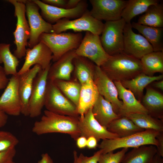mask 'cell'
Listing matches in <instances>:
<instances>
[{
    "label": "cell",
    "instance_id": "1",
    "mask_svg": "<svg viewBox=\"0 0 163 163\" xmlns=\"http://www.w3.org/2000/svg\"><path fill=\"white\" fill-rule=\"evenodd\" d=\"M79 117L61 115L46 110L40 119L35 122L32 130L37 135L53 133L68 134L76 141L80 136Z\"/></svg>",
    "mask_w": 163,
    "mask_h": 163
},
{
    "label": "cell",
    "instance_id": "2",
    "mask_svg": "<svg viewBox=\"0 0 163 163\" xmlns=\"http://www.w3.org/2000/svg\"><path fill=\"white\" fill-rule=\"evenodd\" d=\"M100 67L113 82L130 80L142 72L140 60L123 52L111 56Z\"/></svg>",
    "mask_w": 163,
    "mask_h": 163
},
{
    "label": "cell",
    "instance_id": "3",
    "mask_svg": "<svg viewBox=\"0 0 163 163\" xmlns=\"http://www.w3.org/2000/svg\"><path fill=\"white\" fill-rule=\"evenodd\" d=\"M159 133L153 130H144L124 137L103 140L97 146L102 150V154L122 148H135L147 145L157 147L158 141L156 137Z\"/></svg>",
    "mask_w": 163,
    "mask_h": 163
},
{
    "label": "cell",
    "instance_id": "4",
    "mask_svg": "<svg viewBox=\"0 0 163 163\" xmlns=\"http://www.w3.org/2000/svg\"><path fill=\"white\" fill-rule=\"evenodd\" d=\"M82 39L80 32L43 33L40 35L39 42L43 43L49 48L52 53V61L54 62L67 52L76 50Z\"/></svg>",
    "mask_w": 163,
    "mask_h": 163
},
{
    "label": "cell",
    "instance_id": "5",
    "mask_svg": "<svg viewBox=\"0 0 163 163\" xmlns=\"http://www.w3.org/2000/svg\"><path fill=\"white\" fill-rule=\"evenodd\" d=\"M7 1L14 7V15L17 18V22L16 29L13 33L14 43L16 46L13 54L18 59H20L25 56L26 47L30 35L29 26L25 17L26 6L21 0Z\"/></svg>",
    "mask_w": 163,
    "mask_h": 163
},
{
    "label": "cell",
    "instance_id": "6",
    "mask_svg": "<svg viewBox=\"0 0 163 163\" xmlns=\"http://www.w3.org/2000/svg\"><path fill=\"white\" fill-rule=\"evenodd\" d=\"M104 23L91 14L88 9L80 17L72 20L63 18L52 24L53 32L59 34L68 30L75 32L89 31L99 36L103 30Z\"/></svg>",
    "mask_w": 163,
    "mask_h": 163
},
{
    "label": "cell",
    "instance_id": "7",
    "mask_svg": "<svg viewBox=\"0 0 163 163\" xmlns=\"http://www.w3.org/2000/svg\"><path fill=\"white\" fill-rule=\"evenodd\" d=\"M44 106L59 114L79 117L77 107L62 93L53 82L48 80Z\"/></svg>",
    "mask_w": 163,
    "mask_h": 163
},
{
    "label": "cell",
    "instance_id": "8",
    "mask_svg": "<svg viewBox=\"0 0 163 163\" xmlns=\"http://www.w3.org/2000/svg\"><path fill=\"white\" fill-rule=\"evenodd\" d=\"M126 23L122 18L104 23L100 40L104 50L110 56L123 52V32Z\"/></svg>",
    "mask_w": 163,
    "mask_h": 163
},
{
    "label": "cell",
    "instance_id": "9",
    "mask_svg": "<svg viewBox=\"0 0 163 163\" xmlns=\"http://www.w3.org/2000/svg\"><path fill=\"white\" fill-rule=\"evenodd\" d=\"M26 6V13L30 30L27 46L32 48L39 42L43 33L53 32L52 24L45 21L39 12L40 8L32 0H21Z\"/></svg>",
    "mask_w": 163,
    "mask_h": 163
},
{
    "label": "cell",
    "instance_id": "10",
    "mask_svg": "<svg viewBox=\"0 0 163 163\" xmlns=\"http://www.w3.org/2000/svg\"><path fill=\"white\" fill-rule=\"evenodd\" d=\"M78 56L87 58L101 67L109 59V55L103 48L98 35L86 31L78 48L75 50Z\"/></svg>",
    "mask_w": 163,
    "mask_h": 163
},
{
    "label": "cell",
    "instance_id": "11",
    "mask_svg": "<svg viewBox=\"0 0 163 163\" xmlns=\"http://www.w3.org/2000/svg\"><path fill=\"white\" fill-rule=\"evenodd\" d=\"M32 1L40 9V14L43 18L51 24H55L63 18H78L88 10V4L86 0H81L76 7L70 9L54 7L39 0Z\"/></svg>",
    "mask_w": 163,
    "mask_h": 163
},
{
    "label": "cell",
    "instance_id": "12",
    "mask_svg": "<svg viewBox=\"0 0 163 163\" xmlns=\"http://www.w3.org/2000/svg\"><path fill=\"white\" fill-rule=\"evenodd\" d=\"M92 6L90 11L91 15L96 19L106 21H113L122 18V11L128 0H90Z\"/></svg>",
    "mask_w": 163,
    "mask_h": 163
},
{
    "label": "cell",
    "instance_id": "13",
    "mask_svg": "<svg viewBox=\"0 0 163 163\" xmlns=\"http://www.w3.org/2000/svg\"><path fill=\"white\" fill-rule=\"evenodd\" d=\"M123 34V53L140 59L153 51L152 46L145 37L133 31L131 23H126Z\"/></svg>",
    "mask_w": 163,
    "mask_h": 163
},
{
    "label": "cell",
    "instance_id": "14",
    "mask_svg": "<svg viewBox=\"0 0 163 163\" xmlns=\"http://www.w3.org/2000/svg\"><path fill=\"white\" fill-rule=\"evenodd\" d=\"M94 81L99 94L111 104L114 111L119 116L123 102L118 98L117 88L113 81L101 67L96 65L94 71Z\"/></svg>",
    "mask_w": 163,
    "mask_h": 163
},
{
    "label": "cell",
    "instance_id": "15",
    "mask_svg": "<svg viewBox=\"0 0 163 163\" xmlns=\"http://www.w3.org/2000/svg\"><path fill=\"white\" fill-rule=\"evenodd\" d=\"M50 66L44 70L41 69L34 80L29 104V116L31 118L40 116L44 106Z\"/></svg>",
    "mask_w": 163,
    "mask_h": 163
},
{
    "label": "cell",
    "instance_id": "16",
    "mask_svg": "<svg viewBox=\"0 0 163 163\" xmlns=\"http://www.w3.org/2000/svg\"><path fill=\"white\" fill-rule=\"evenodd\" d=\"M19 76L12 75L0 97V111L17 116L21 113V103L18 92Z\"/></svg>",
    "mask_w": 163,
    "mask_h": 163
},
{
    "label": "cell",
    "instance_id": "17",
    "mask_svg": "<svg viewBox=\"0 0 163 163\" xmlns=\"http://www.w3.org/2000/svg\"><path fill=\"white\" fill-rule=\"evenodd\" d=\"M24 62L17 74L25 72L33 65H38L44 70L50 66L53 54L49 48L43 43L39 41L32 48L26 49Z\"/></svg>",
    "mask_w": 163,
    "mask_h": 163
},
{
    "label": "cell",
    "instance_id": "18",
    "mask_svg": "<svg viewBox=\"0 0 163 163\" xmlns=\"http://www.w3.org/2000/svg\"><path fill=\"white\" fill-rule=\"evenodd\" d=\"M79 128L80 136H84L87 139L93 136L98 141L100 139L120 138L118 136L109 132L107 128L99 123L94 116L92 108L86 112L83 117H79Z\"/></svg>",
    "mask_w": 163,
    "mask_h": 163
},
{
    "label": "cell",
    "instance_id": "19",
    "mask_svg": "<svg viewBox=\"0 0 163 163\" xmlns=\"http://www.w3.org/2000/svg\"><path fill=\"white\" fill-rule=\"evenodd\" d=\"M75 50L67 52L51 64L48 71V80L53 82L56 80H70L74 69L73 60L77 56Z\"/></svg>",
    "mask_w": 163,
    "mask_h": 163
},
{
    "label": "cell",
    "instance_id": "20",
    "mask_svg": "<svg viewBox=\"0 0 163 163\" xmlns=\"http://www.w3.org/2000/svg\"><path fill=\"white\" fill-rule=\"evenodd\" d=\"M41 69L40 65H35L25 72L18 75V92L21 103V113L24 116H29V101L34 80Z\"/></svg>",
    "mask_w": 163,
    "mask_h": 163
},
{
    "label": "cell",
    "instance_id": "21",
    "mask_svg": "<svg viewBox=\"0 0 163 163\" xmlns=\"http://www.w3.org/2000/svg\"><path fill=\"white\" fill-rule=\"evenodd\" d=\"M117 89L118 98L122 101L123 105L119 114L120 117L132 113L149 114L147 110L136 98L134 94L126 88L120 81L113 82Z\"/></svg>",
    "mask_w": 163,
    "mask_h": 163
},
{
    "label": "cell",
    "instance_id": "22",
    "mask_svg": "<svg viewBox=\"0 0 163 163\" xmlns=\"http://www.w3.org/2000/svg\"><path fill=\"white\" fill-rule=\"evenodd\" d=\"M99 94L93 79L89 80L81 85L77 107L80 117H83L86 112L92 108Z\"/></svg>",
    "mask_w": 163,
    "mask_h": 163
},
{
    "label": "cell",
    "instance_id": "23",
    "mask_svg": "<svg viewBox=\"0 0 163 163\" xmlns=\"http://www.w3.org/2000/svg\"><path fill=\"white\" fill-rule=\"evenodd\" d=\"M92 112L96 120L106 128L112 121L120 117L115 112L111 104L100 94L92 108Z\"/></svg>",
    "mask_w": 163,
    "mask_h": 163
},
{
    "label": "cell",
    "instance_id": "24",
    "mask_svg": "<svg viewBox=\"0 0 163 163\" xmlns=\"http://www.w3.org/2000/svg\"><path fill=\"white\" fill-rule=\"evenodd\" d=\"M142 104L148 111L149 114L163 120V95L161 93L152 88H148Z\"/></svg>",
    "mask_w": 163,
    "mask_h": 163
},
{
    "label": "cell",
    "instance_id": "25",
    "mask_svg": "<svg viewBox=\"0 0 163 163\" xmlns=\"http://www.w3.org/2000/svg\"><path fill=\"white\" fill-rule=\"evenodd\" d=\"M132 28L136 29L152 46L153 51H163V28L149 27L133 22Z\"/></svg>",
    "mask_w": 163,
    "mask_h": 163
},
{
    "label": "cell",
    "instance_id": "26",
    "mask_svg": "<svg viewBox=\"0 0 163 163\" xmlns=\"http://www.w3.org/2000/svg\"><path fill=\"white\" fill-rule=\"evenodd\" d=\"M157 152L156 147L152 145L133 148L125 154L121 163H152Z\"/></svg>",
    "mask_w": 163,
    "mask_h": 163
},
{
    "label": "cell",
    "instance_id": "27",
    "mask_svg": "<svg viewBox=\"0 0 163 163\" xmlns=\"http://www.w3.org/2000/svg\"><path fill=\"white\" fill-rule=\"evenodd\" d=\"M107 129L120 138L126 137L144 130L135 125L127 117H120L112 121Z\"/></svg>",
    "mask_w": 163,
    "mask_h": 163
},
{
    "label": "cell",
    "instance_id": "28",
    "mask_svg": "<svg viewBox=\"0 0 163 163\" xmlns=\"http://www.w3.org/2000/svg\"><path fill=\"white\" fill-rule=\"evenodd\" d=\"M158 0H129L122 11V18L126 23H131L135 17L145 13L151 5L160 2Z\"/></svg>",
    "mask_w": 163,
    "mask_h": 163
},
{
    "label": "cell",
    "instance_id": "29",
    "mask_svg": "<svg viewBox=\"0 0 163 163\" xmlns=\"http://www.w3.org/2000/svg\"><path fill=\"white\" fill-rule=\"evenodd\" d=\"M163 75L150 76L142 72L132 79L120 81L123 85L130 90L135 95L141 97L144 88L152 82L162 79Z\"/></svg>",
    "mask_w": 163,
    "mask_h": 163
},
{
    "label": "cell",
    "instance_id": "30",
    "mask_svg": "<svg viewBox=\"0 0 163 163\" xmlns=\"http://www.w3.org/2000/svg\"><path fill=\"white\" fill-rule=\"evenodd\" d=\"M142 72L150 76L156 72H163V51L154 52L144 56L140 59Z\"/></svg>",
    "mask_w": 163,
    "mask_h": 163
},
{
    "label": "cell",
    "instance_id": "31",
    "mask_svg": "<svg viewBox=\"0 0 163 163\" xmlns=\"http://www.w3.org/2000/svg\"><path fill=\"white\" fill-rule=\"evenodd\" d=\"M137 23L149 27L163 28V4L161 2L150 6L140 16Z\"/></svg>",
    "mask_w": 163,
    "mask_h": 163
},
{
    "label": "cell",
    "instance_id": "32",
    "mask_svg": "<svg viewBox=\"0 0 163 163\" xmlns=\"http://www.w3.org/2000/svg\"><path fill=\"white\" fill-rule=\"evenodd\" d=\"M73 63L76 77L81 85L89 80H94L96 65L93 62L85 57L77 56Z\"/></svg>",
    "mask_w": 163,
    "mask_h": 163
},
{
    "label": "cell",
    "instance_id": "33",
    "mask_svg": "<svg viewBox=\"0 0 163 163\" xmlns=\"http://www.w3.org/2000/svg\"><path fill=\"white\" fill-rule=\"evenodd\" d=\"M135 125L144 130L150 129L163 132V121L149 114L132 113L126 116Z\"/></svg>",
    "mask_w": 163,
    "mask_h": 163
},
{
    "label": "cell",
    "instance_id": "34",
    "mask_svg": "<svg viewBox=\"0 0 163 163\" xmlns=\"http://www.w3.org/2000/svg\"><path fill=\"white\" fill-rule=\"evenodd\" d=\"M10 44L0 43V64L3 63L6 74L17 75V67L19 61L10 50Z\"/></svg>",
    "mask_w": 163,
    "mask_h": 163
},
{
    "label": "cell",
    "instance_id": "35",
    "mask_svg": "<svg viewBox=\"0 0 163 163\" xmlns=\"http://www.w3.org/2000/svg\"><path fill=\"white\" fill-rule=\"evenodd\" d=\"M53 82L62 93L77 107L81 87L80 83L70 80H56Z\"/></svg>",
    "mask_w": 163,
    "mask_h": 163
},
{
    "label": "cell",
    "instance_id": "36",
    "mask_svg": "<svg viewBox=\"0 0 163 163\" xmlns=\"http://www.w3.org/2000/svg\"><path fill=\"white\" fill-rule=\"evenodd\" d=\"M19 142L18 139L11 133L0 131V152L15 148Z\"/></svg>",
    "mask_w": 163,
    "mask_h": 163
},
{
    "label": "cell",
    "instance_id": "37",
    "mask_svg": "<svg viewBox=\"0 0 163 163\" xmlns=\"http://www.w3.org/2000/svg\"><path fill=\"white\" fill-rule=\"evenodd\" d=\"M128 149L122 148L121 150L115 153L113 152H110L101 154L99 157L98 163H121Z\"/></svg>",
    "mask_w": 163,
    "mask_h": 163
},
{
    "label": "cell",
    "instance_id": "38",
    "mask_svg": "<svg viewBox=\"0 0 163 163\" xmlns=\"http://www.w3.org/2000/svg\"><path fill=\"white\" fill-rule=\"evenodd\" d=\"M102 152V150L100 149L95 152L92 156L88 157L85 156L82 153L78 156L77 152L74 150L73 152V163H98L99 157Z\"/></svg>",
    "mask_w": 163,
    "mask_h": 163
},
{
    "label": "cell",
    "instance_id": "39",
    "mask_svg": "<svg viewBox=\"0 0 163 163\" xmlns=\"http://www.w3.org/2000/svg\"><path fill=\"white\" fill-rule=\"evenodd\" d=\"M16 152L15 148L0 152V163H8L13 161Z\"/></svg>",
    "mask_w": 163,
    "mask_h": 163
},
{
    "label": "cell",
    "instance_id": "40",
    "mask_svg": "<svg viewBox=\"0 0 163 163\" xmlns=\"http://www.w3.org/2000/svg\"><path fill=\"white\" fill-rule=\"evenodd\" d=\"M67 0H42L44 3L54 7L66 8Z\"/></svg>",
    "mask_w": 163,
    "mask_h": 163
},
{
    "label": "cell",
    "instance_id": "41",
    "mask_svg": "<svg viewBox=\"0 0 163 163\" xmlns=\"http://www.w3.org/2000/svg\"><path fill=\"white\" fill-rule=\"evenodd\" d=\"M9 78L7 77L3 67L0 66V90L5 89L9 82Z\"/></svg>",
    "mask_w": 163,
    "mask_h": 163
},
{
    "label": "cell",
    "instance_id": "42",
    "mask_svg": "<svg viewBox=\"0 0 163 163\" xmlns=\"http://www.w3.org/2000/svg\"><path fill=\"white\" fill-rule=\"evenodd\" d=\"M158 141V145L156 147L157 154L163 157V132H160L156 137Z\"/></svg>",
    "mask_w": 163,
    "mask_h": 163
},
{
    "label": "cell",
    "instance_id": "43",
    "mask_svg": "<svg viewBox=\"0 0 163 163\" xmlns=\"http://www.w3.org/2000/svg\"><path fill=\"white\" fill-rule=\"evenodd\" d=\"M98 142L95 137H89L87 138L86 147L90 149H95L98 146Z\"/></svg>",
    "mask_w": 163,
    "mask_h": 163
},
{
    "label": "cell",
    "instance_id": "44",
    "mask_svg": "<svg viewBox=\"0 0 163 163\" xmlns=\"http://www.w3.org/2000/svg\"><path fill=\"white\" fill-rule=\"evenodd\" d=\"M87 139L85 137L80 136L76 140V145L80 149H84L86 147Z\"/></svg>",
    "mask_w": 163,
    "mask_h": 163
},
{
    "label": "cell",
    "instance_id": "45",
    "mask_svg": "<svg viewBox=\"0 0 163 163\" xmlns=\"http://www.w3.org/2000/svg\"><path fill=\"white\" fill-rule=\"evenodd\" d=\"M37 163H54L52 159L47 153L43 154L41 158Z\"/></svg>",
    "mask_w": 163,
    "mask_h": 163
},
{
    "label": "cell",
    "instance_id": "46",
    "mask_svg": "<svg viewBox=\"0 0 163 163\" xmlns=\"http://www.w3.org/2000/svg\"><path fill=\"white\" fill-rule=\"evenodd\" d=\"M8 120V115L0 111V128L4 126L7 123Z\"/></svg>",
    "mask_w": 163,
    "mask_h": 163
},
{
    "label": "cell",
    "instance_id": "47",
    "mask_svg": "<svg viewBox=\"0 0 163 163\" xmlns=\"http://www.w3.org/2000/svg\"><path fill=\"white\" fill-rule=\"evenodd\" d=\"M81 0H68L66 4V8L70 9L76 7Z\"/></svg>",
    "mask_w": 163,
    "mask_h": 163
},
{
    "label": "cell",
    "instance_id": "48",
    "mask_svg": "<svg viewBox=\"0 0 163 163\" xmlns=\"http://www.w3.org/2000/svg\"><path fill=\"white\" fill-rule=\"evenodd\" d=\"M152 163H163V159L161 157L157 154L154 156Z\"/></svg>",
    "mask_w": 163,
    "mask_h": 163
},
{
    "label": "cell",
    "instance_id": "49",
    "mask_svg": "<svg viewBox=\"0 0 163 163\" xmlns=\"http://www.w3.org/2000/svg\"><path fill=\"white\" fill-rule=\"evenodd\" d=\"M154 86L156 88L163 91V80L162 79L157 81L153 84Z\"/></svg>",
    "mask_w": 163,
    "mask_h": 163
},
{
    "label": "cell",
    "instance_id": "50",
    "mask_svg": "<svg viewBox=\"0 0 163 163\" xmlns=\"http://www.w3.org/2000/svg\"><path fill=\"white\" fill-rule=\"evenodd\" d=\"M8 163H16L13 161H11V162Z\"/></svg>",
    "mask_w": 163,
    "mask_h": 163
}]
</instances>
